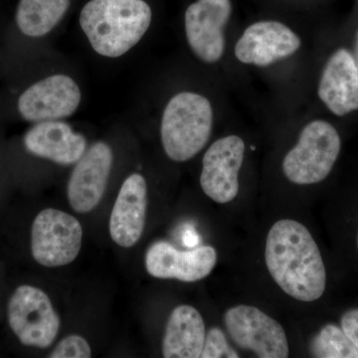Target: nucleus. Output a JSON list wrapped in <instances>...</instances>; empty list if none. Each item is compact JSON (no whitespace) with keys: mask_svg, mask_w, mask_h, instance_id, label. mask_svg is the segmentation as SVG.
<instances>
[{"mask_svg":"<svg viewBox=\"0 0 358 358\" xmlns=\"http://www.w3.org/2000/svg\"><path fill=\"white\" fill-rule=\"evenodd\" d=\"M341 329L358 350V308H352L343 313Z\"/></svg>","mask_w":358,"mask_h":358,"instance_id":"obj_22","label":"nucleus"},{"mask_svg":"<svg viewBox=\"0 0 358 358\" xmlns=\"http://www.w3.org/2000/svg\"><path fill=\"white\" fill-rule=\"evenodd\" d=\"M217 263V252L211 246L180 251L166 241L150 245L145 255L148 274L159 279L185 282L200 281L211 274Z\"/></svg>","mask_w":358,"mask_h":358,"instance_id":"obj_13","label":"nucleus"},{"mask_svg":"<svg viewBox=\"0 0 358 358\" xmlns=\"http://www.w3.org/2000/svg\"><path fill=\"white\" fill-rule=\"evenodd\" d=\"M81 101V89L72 77L54 74L26 89L17 107L26 121H57L74 114Z\"/></svg>","mask_w":358,"mask_h":358,"instance_id":"obj_10","label":"nucleus"},{"mask_svg":"<svg viewBox=\"0 0 358 358\" xmlns=\"http://www.w3.org/2000/svg\"><path fill=\"white\" fill-rule=\"evenodd\" d=\"M357 247H358V235H357Z\"/></svg>","mask_w":358,"mask_h":358,"instance_id":"obj_24","label":"nucleus"},{"mask_svg":"<svg viewBox=\"0 0 358 358\" xmlns=\"http://www.w3.org/2000/svg\"><path fill=\"white\" fill-rule=\"evenodd\" d=\"M355 63L358 70V31L357 32V38H355Z\"/></svg>","mask_w":358,"mask_h":358,"instance_id":"obj_23","label":"nucleus"},{"mask_svg":"<svg viewBox=\"0 0 358 358\" xmlns=\"http://www.w3.org/2000/svg\"><path fill=\"white\" fill-rule=\"evenodd\" d=\"M310 352L315 357L358 358V350L343 329L327 324L313 338Z\"/></svg>","mask_w":358,"mask_h":358,"instance_id":"obj_19","label":"nucleus"},{"mask_svg":"<svg viewBox=\"0 0 358 358\" xmlns=\"http://www.w3.org/2000/svg\"><path fill=\"white\" fill-rule=\"evenodd\" d=\"M317 95L338 117L358 110V70L350 51L338 49L329 58L320 76Z\"/></svg>","mask_w":358,"mask_h":358,"instance_id":"obj_15","label":"nucleus"},{"mask_svg":"<svg viewBox=\"0 0 358 358\" xmlns=\"http://www.w3.org/2000/svg\"><path fill=\"white\" fill-rule=\"evenodd\" d=\"M148 185L140 173L124 179L110 217V234L119 246L131 248L138 243L145 228Z\"/></svg>","mask_w":358,"mask_h":358,"instance_id":"obj_14","label":"nucleus"},{"mask_svg":"<svg viewBox=\"0 0 358 358\" xmlns=\"http://www.w3.org/2000/svg\"><path fill=\"white\" fill-rule=\"evenodd\" d=\"M265 262L275 284L294 300L315 301L326 291V266L319 246L298 221L281 219L271 227Z\"/></svg>","mask_w":358,"mask_h":358,"instance_id":"obj_1","label":"nucleus"},{"mask_svg":"<svg viewBox=\"0 0 358 358\" xmlns=\"http://www.w3.org/2000/svg\"><path fill=\"white\" fill-rule=\"evenodd\" d=\"M238 358L239 355L231 348L225 334L218 327H212L205 336L200 358Z\"/></svg>","mask_w":358,"mask_h":358,"instance_id":"obj_20","label":"nucleus"},{"mask_svg":"<svg viewBox=\"0 0 358 358\" xmlns=\"http://www.w3.org/2000/svg\"><path fill=\"white\" fill-rule=\"evenodd\" d=\"M224 324L238 348L260 358L289 357L286 331L260 308L246 305L230 308L224 315Z\"/></svg>","mask_w":358,"mask_h":358,"instance_id":"obj_6","label":"nucleus"},{"mask_svg":"<svg viewBox=\"0 0 358 358\" xmlns=\"http://www.w3.org/2000/svg\"><path fill=\"white\" fill-rule=\"evenodd\" d=\"M206 329L196 308L188 305L174 308L167 320L162 343L166 358H200Z\"/></svg>","mask_w":358,"mask_h":358,"instance_id":"obj_17","label":"nucleus"},{"mask_svg":"<svg viewBox=\"0 0 358 358\" xmlns=\"http://www.w3.org/2000/svg\"><path fill=\"white\" fill-rule=\"evenodd\" d=\"M30 154L61 166L75 164L86 152L87 140L62 120L36 122L24 136Z\"/></svg>","mask_w":358,"mask_h":358,"instance_id":"obj_16","label":"nucleus"},{"mask_svg":"<svg viewBox=\"0 0 358 358\" xmlns=\"http://www.w3.org/2000/svg\"><path fill=\"white\" fill-rule=\"evenodd\" d=\"M152 11L145 0H90L80 13V25L98 55L119 58L150 29Z\"/></svg>","mask_w":358,"mask_h":358,"instance_id":"obj_2","label":"nucleus"},{"mask_svg":"<svg viewBox=\"0 0 358 358\" xmlns=\"http://www.w3.org/2000/svg\"><path fill=\"white\" fill-rule=\"evenodd\" d=\"M232 14L231 0H196L186 9L185 31L192 53L215 64L225 53V29Z\"/></svg>","mask_w":358,"mask_h":358,"instance_id":"obj_8","label":"nucleus"},{"mask_svg":"<svg viewBox=\"0 0 358 358\" xmlns=\"http://www.w3.org/2000/svg\"><path fill=\"white\" fill-rule=\"evenodd\" d=\"M71 0H20L16 23L25 36H46L59 24L69 9Z\"/></svg>","mask_w":358,"mask_h":358,"instance_id":"obj_18","label":"nucleus"},{"mask_svg":"<svg viewBox=\"0 0 358 358\" xmlns=\"http://www.w3.org/2000/svg\"><path fill=\"white\" fill-rule=\"evenodd\" d=\"M11 329L25 345L46 348L57 336L60 317L49 296L32 286L16 289L8 303Z\"/></svg>","mask_w":358,"mask_h":358,"instance_id":"obj_7","label":"nucleus"},{"mask_svg":"<svg viewBox=\"0 0 358 358\" xmlns=\"http://www.w3.org/2000/svg\"><path fill=\"white\" fill-rule=\"evenodd\" d=\"M83 229L76 218L57 209L40 212L32 224V255L45 267H61L79 255Z\"/></svg>","mask_w":358,"mask_h":358,"instance_id":"obj_5","label":"nucleus"},{"mask_svg":"<svg viewBox=\"0 0 358 358\" xmlns=\"http://www.w3.org/2000/svg\"><path fill=\"white\" fill-rule=\"evenodd\" d=\"M341 148V136L333 124L315 120L301 129L296 145L285 155L282 173L294 185L319 183L333 171Z\"/></svg>","mask_w":358,"mask_h":358,"instance_id":"obj_4","label":"nucleus"},{"mask_svg":"<svg viewBox=\"0 0 358 358\" xmlns=\"http://www.w3.org/2000/svg\"><path fill=\"white\" fill-rule=\"evenodd\" d=\"M298 33L280 21H257L245 29L235 45V57L245 65L265 68L299 51Z\"/></svg>","mask_w":358,"mask_h":358,"instance_id":"obj_11","label":"nucleus"},{"mask_svg":"<svg viewBox=\"0 0 358 358\" xmlns=\"http://www.w3.org/2000/svg\"><path fill=\"white\" fill-rule=\"evenodd\" d=\"M213 124V107L207 96L197 92H178L162 112L160 138L164 152L176 162L193 159L208 143Z\"/></svg>","mask_w":358,"mask_h":358,"instance_id":"obj_3","label":"nucleus"},{"mask_svg":"<svg viewBox=\"0 0 358 358\" xmlns=\"http://www.w3.org/2000/svg\"><path fill=\"white\" fill-rule=\"evenodd\" d=\"M92 350L86 339L80 336H67L52 352L51 358H90Z\"/></svg>","mask_w":358,"mask_h":358,"instance_id":"obj_21","label":"nucleus"},{"mask_svg":"<svg viewBox=\"0 0 358 358\" xmlns=\"http://www.w3.org/2000/svg\"><path fill=\"white\" fill-rule=\"evenodd\" d=\"M246 145L236 134L214 141L204 154L200 185L205 195L217 203H229L239 193V173Z\"/></svg>","mask_w":358,"mask_h":358,"instance_id":"obj_9","label":"nucleus"},{"mask_svg":"<svg viewBox=\"0 0 358 358\" xmlns=\"http://www.w3.org/2000/svg\"><path fill=\"white\" fill-rule=\"evenodd\" d=\"M113 160L112 148L105 141H96L75 164L68 182V200L78 213L92 211L100 203L109 181Z\"/></svg>","mask_w":358,"mask_h":358,"instance_id":"obj_12","label":"nucleus"}]
</instances>
